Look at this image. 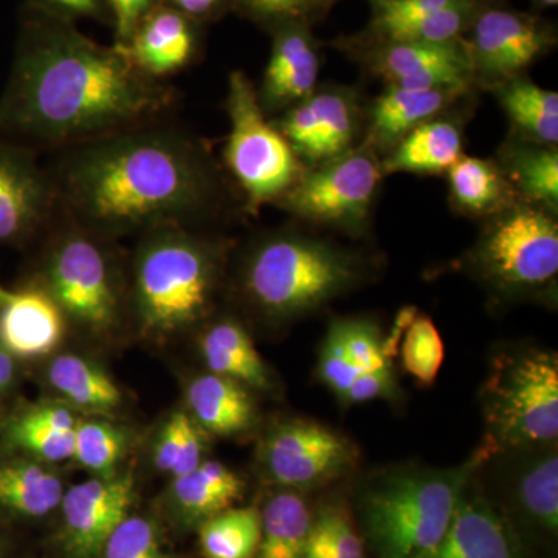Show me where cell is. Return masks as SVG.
Here are the masks:
<instances>
[{
	"mask_svg": "<svg viewBox=\"0 0 558 558\" xmlns=\"http://www.w3.org/2000/svg\"><path fill=\"white\" fill-rule=\"evenodd\" d=\"M340 2V0H325L323 2V11H328L333 3ZM371 3L389 2V0H369Z\"/></svg>",
	"mask_w": 558,
	"mask_h": 558,
	"instance_id": "f907efd6",
	"label": "cell"
},
{
	"mask_svg": "<svg viewBox=\"0 0 558 558\" xmlns=\"http://www.w3.org/2000/svg\"><path fill=\"white\" fill-rule=\"evenodd\" d=\"M318 376L323 384L333 392L343 398L351 385L357 379L354 366L351 365L343 341L336 325L330 328L322 354H319Z\"/></svg>",
	"mask_w": 558,
	"mask_h": 558,
	"instance_id": "ab89813d",
	"label": "cell"
},
{
	"mask_svg": "<svg viewBox=\"0 0 558 558\" xmlns=\"http://www.w3.org/2000/svg\"><path fill=\"white\" fill-rule=\"evenodd\" d=\"M13 374V355L0 344V389L9 387Z\"/></svg>",
	"mask_w": 558,
	"mask_h": 558,
	"instance_id": "7dc6e473",
	"label": "cell"
},
{
	"mask_svg": "<svg viewBox=\"0 0 558 558\" xmlns=\"http://www.w3.org/2000/svg\"><path fill=\"white\" fill-rule=\"evenodd\" d=\"M447 175L451 204L465 215L494 218L520 202L497 161L462 154Z\"/></svg>",
	"mask_w": 558,
	"mask_h": 558,
	"instance_id": "cb8c5ba5",
	"label": "cell"
},
{
	"mask_svg": "<svg viewBox=\"0 0 558 558\" xmlns=\"http://www.w3.org/2000/svg\"><path fill=\"white\" fill-rule=\"evenodd\" d=\"M461 90L405 89L388 86L371 110L368 148L391 150L414 128L436 119Z\"/></svg>",
	"mask_w": 558,
	"mask_h": 558,
	"instance_id": "44dd1931",
	"label": "cell"
},
{
	"mask_svg": "<svg viewBox=\"0 0 558 558\" xmlns=\"http://www.w3.org/2000/svg\"><path fill=\"white\" fill-rule=\"evenodd\" d=\"M178 94L146 75L121 47L40 13L25 25L2 98L0 137L61 150L163 119Z\"/></svg>",
	"mask_w": 558,
	"mask_h": 558,
	"instance_id": "6da1fadb",
	"label": "cell"
},
{
	"mask_svg": "<svg viewBox=\"0 0 558 558\" xmlns=\"http://www.w3.org/2000/svg\"><path fill=\"white\" fill-rule=\"evenodd\" d=\"M105 3L116 25L117 46H124L156 0H105Z\"/></svg>",
	"mask_w": 558,
	"mask_h": 558,
	"instance_id": "7bdbcfd3",
	"label": "cell"
},
{
	"mask_svg": "<svg viewBox=\"0 0 558 558\" xmlns=\"http://www.w3.org/2000/svg\"><path fill=\"white\" fill-rule=\"evenodd\" d=\"M252 20L278 27L286 22H307L323 11L325 0H234Z\"/></svg>",
	"mask_w": 558,
	"mask_h": 558,
	"instance_id": "60d3db41",
	"label": "cell"
},
{
	"mask_svg": "<svg viewBox=\"0 0 558 558\" xmlns=\"http://www.w3.org/2000/svg\"><path fill=\"white\" fill-rule=\"evenodd\" d=\"M462 156V132L454 121L436 119L409 132L381 161L384 174H442Z\"/></svg>",
	"mask_w": 558,
	"mask_h": 558,
	"instance_id": "7402d4cb",
	"label": "cell"
},
{
	"mask_svg": "<svg viewBox=\"0 0 558 558\" xmlns=\"http://www.w3.org/2000/svg\"><path fill=\"white\" fill-rule=\"evenodd\" d=\"M359 278V259L347 250L281 233L253 250L244 270V289L270 317L292 318L329 303Z\"/></svg>",
	"mask_w": 558,
	"mask_h": 558,
	"instance_id": "277c9868",
	"label": "cell"
},
{
	"mask_svg": "<svg viewBox=\"0 0 558 558\" xmlns=\"http://www.w3.org/2000/svg\"><path fill=\"white\" fill-rule=\"evenodd\" d=\"M381 175L376 153L363 146L304 171L277 204L315 226L359 231L368 222Z\"/></svg>",
	"mask_w": 558,
	"mask_h": 558,
	"instance_id": "30bf717a",
	"label": "cell"
},
{
	"mask_svg": "<svg viewBox=\"0 0 558 558\" xmlns=\"http://www.w3.org/2000/svg\"><path fill=\"white\" fill-rule=\"evenodd\" d=\"M303 558H332L328 556V554L322 553V550L314 548L307 543L306 554H304Z\"/></svg>",
	"mask_w": 558,
	"mask_h": 558,
	"instance_id": "c3c4849f",
	"label": "cell"
},
{
	"mask_svg": "<svg viewBox=\"0 0 558 558\" xmlns=\"http://www.w3.org/2000/svg\"><path fill=\"white\" fill-rule=\"evenodd\" d=\"M538 10L553 9L557 7L558 0H532Z\"/></svg>",
	"mask_w": 558,
	"mask_h": 558,
	"instance_id": "681fc988",
	"label": "cell"
},
{
	"mask_svg": "<svg viewBox=\"0 0 558 558\" xmlns=\"http://www.w3.org/2000/svg\"><path fill=\"white\" fill-rule=\"evenodd\" d=\"M146 75L163 80L193 61L197 50L194 21L171 5H154L130 40L119 46Z\"/></svg>",
	"mask_w": 558,
	"mask_h": 558,
	"instance_id": "ac0fdd59",
	"label": "cell"
},
{
	"mask_svg": "<svg viewBox=\"0 0 558 558\" xmlns=\"http://www.w3.org/2000/svg\"><path fill=\"white\" fill-rule=\"evenodd\" d=\"M310 545L332 558H365L362 538L341 509H325L312 521Z\"/></svg>",
	"mask_w": 558,
	"mask_h": 558,
	"instance_id": "74e56055",
	"label": "cell"
},
{
	"mask_svg": "<svg viewBox=\"0 0 558 558\" xmlns=\"http://www.w3.org/2000/svg\"><path fill=\"white\" fill-rule=\"evenodd\" d=\"M498 100L523 142L557 146L558 95L542 89L526 76H515L497 84Z\"/></svg>",
	"mask_w": 558,
	"mask_h": 558,
	"instance_id": "4316f807",
	"label": "cell"
},
{
	"mask_svg": "<svg viewBox=\"0 0 558 558\" xmlns=\"http://www.w3.org/2000/svg\"><path fill=\"white\" fill-rule=\"evenodd\" d=\"M481 275L501 289H537L558 274L553 211L517 202L492 218L473 252Z\"/></svg>",
	"mask_w": 558,
	"mask_h": 558,
	"instance_id": "9c48e42d",
	"label": "cell"
},
{
	"mask_svg": "<svg viewBox=\"0 0 558 558\" xmlns=\"http://www.w3.org/2000/svg\"><path fill=\"white\" fill-rule=\"evenodd\" d=\"M227 112L229 138L223 157L250 211L277 204L307 170L299 154L260 108L258 92L241 70L231 72Z\"/></svg>",
	"mask_w": 558,
	"mask_h": 558,
	"instance_id": "8992f818",
	"label": "cell"
},
{
	"mask_svg": "<svg viewBox=\"0 0 558 558\" xmlns=\"http://www.w3.org/2000/svg\"><path fill=\"white\" fill-rule=\"evenodd\" d=\"M263 464L275 483L315 487L343 475L354 464V447L317 422L279 425L263 444Z\"/></svg>",
	"mask_w": 558,
	"mask_h": 558,
	"instance_id": "7c38bea8",
	"label": "cell"
},
{
	"mask_svg": "<svg viewBox=\"0 0 558 558\" xmlns=\"http://www.w3.org/2000/svg\"><path fill=\"white\" fill-rule=\"evenodd\" d=\"M269 64L258 100L264 113L288 110L317 89L319 54L307 22H286L274 28Z\"/></svg>",
	"mask_w": 558,
	"mask_h": 558,
	"instance_id": "e0dca14e",
	"label": "cell"
},
{
	"mask_svg": "<svg viewBox=\"0 0 558 558\" xmlns=\"http://www.w3.org/2000/svg\"><path fill=\"white\" fill-rule=\"evenodd\" d=\"M102 558H171L161 548L159 532L145 517H130L121 521L110 534Z\"/></svg>",
	"mask_w": 558,
	"mask_h": 558,
	"instance_id": "f35d334b",
	"label": "cell"
},
{
	"mask_svg": "<svg viewBox=\"0 0 558 558\" xmlns=\"http://www.w3.org/2000/svg\"><path fill=\"white\" fill-rule=\"evenodd\" d=\"M10 293L11 292H9V290L3 289L2 284H0V306H2V304L10 299Z\"/></svg>",
	"mask_w": 558,
	"mask_h": 558,
	"instance_id": "816d5d0a",
	"label": "cell"
},
{
	"mask_svg": "<svg viewBox=\"0 0 558 558\" xmlns=\"http://www.w3.org/2000/svg\"><path fill=\"white\" fill-rule=\"evenodd\" d=\"M505 172L517 197L524 204L537 205L557 211L558 207V153L557 146L517 142L505 146L501 160Z\"/></svg>",
	"mask_w": 558,
	"mask_h": 558,
	"instance_id": "484cf974",
	"label": "cell"
},
{
	"mask_svg": "<svg viewBox=\"0 0 558 558\" xmlns=\"http://www.w3.org/2000/svg\"><path fill=\"white\" fill-rule=\"evenodd\" d=\"M201 348L213 374L253 388L270 387L269 371L248 333L238 323L231 319L216 323L205 332Z\"/></svg>",
	"mask_w": 558,
	"mask_h": 558,
	"instance_id": "f1b7e54d",
	"label": "cell"
},
{
	"mask_svg": "<svg viewBox=\"0 0 558 558\" xmlns=\"http://www.w3.org/2000/svg\"><path fill=\"white\" fill-rule=\"evenodd\" d=\"M135 484L131 473L95 476L65 492L62 539L72 558H97L117 526L130 515Z\"/></svg>",
	"mask_w": 558,
	"mask_h": 558,
	"instance_id": "9a60e30c",
	"label": "cell"
},
{
	"mask_svg": "<svg viewBox=\"0 0 558 558\" xmlns=\"http://www.w3.org/2000/svg\"><path fill=\"white\" fill-rule=\"evenodd\" d=\"M201 548L207 558H255L260 539V512L227 509L201 523Z\"/></svg>",
	"mask_w": 558,
	"mask_h": 558,
	"instance_id": "d6a6232c",
	"label": "cell"
},
{
	"mask_svg": "<svg viewBox=\"0 0 558 558\" xmlns=\"http://www.w3.org/2000/svg\"><path fill=\"white\" fill-rule=\"evenodd\" d=\"M519 501L529 519L556 534L558 527V458L556 453L535 459L519 483Z\"/></svg>",
	"mask_w": 558,
	"mask_h": 558,
	"instance_id": "e575fe53",
	"label": "cell"
},
{
	"mask_svg": "<svg viewBox=\"0 0 558 558\" xmlns=\"http://www.w3.org/2000/svg\"><path fill=\"white\" fill-rule=\"evenodd\" d=\"M58 215L53 185L38 153L0 137V242L28 240Z\"/></svg>",
	"mask_w": 558,
	"mask_h": 558,
	"instance_id": "4fadbf2b",
	"label": "cell"
},
{
	"mask_svg": "<svg viewBox=\"0 0 558 558\" xmlns=\"http://www.w3.org/2000/svg\"><path fill=\"white\" fill-rule=\"evenodd\" d=\"M464 38L473 78L499 84L520 76L556 43L553 27L534 14L484 7Z\"/></svg>",
	"mask_w": 558,
	"mask_h": 558,
	"instance_id": "8fae6325",
	"label": "cell"
},
{
	"mask_svg": "<svg viewBox=\"0 0 558 558\" xmlns=\"http://www.w3.org/2000/svg\"><path fill=\"white\" fill-rule=\"evenodd\" d=\"M51 387L78 409L109 411L119 407L121 392L108 374L80 355L64 354L49 366Z\"/></svg>",
	"mask_w": 558,
	"mask_h": 558,
	"instance_id": "1f68e13d",
	"label": "cell"
},
{
	"mask_svg": "<svg viewBox=\"0 0 558 558\" xmlns=\"http://www.w3.org/2000/svg\"><path fill=\"white\" fill-rule=\"evenodd\" d=\"M421 558H521V553L497 510L464 490L446 534Z\"/></svg>",
	"mask_w": 558,
	"mask_h": 558,
	"instance_id": "ffe728a7",
	"label": "cell"
},
{
	"mask_svg": "<svg viewBox=\"0 0 558 558\" xmlns=\"http://www.w3.org/2000/svg\"><path fill=\"white\" fill-rule=\"evenodd\" d=\"M65 317L40 286L10 293L0 306V344L21 359L50 354L64 336Z\"/></svg>",
	"mask_w": 558,
	"mask_h": 558,
	"instance_id": "d6986e66",
	"label": "cell"
},
{
	"mask_svg": "<svg viewBox=\"0 0 558 558\" xmlns=\"http://www.w3.org/2000/svg\"><path fill=\"white\" fill-rule=\"evenodd\" d=\"M57 153L46 168L61 215L102 236L186 227L222 204L208 148L163 119Z\"/></svg>",
	"mask_w": 558,
	"mask_h": 558,
	"instance_id": "7a4b0ae2",
	"label": "cell"
},
{
	"mask_svg": "<svg viewBox=\"0 0 558 558\" xmlns=\"http://www.w3.org/2000/svg\"><path fill=\"white\" fill-rule=\"evenodd\" d=\"M311 527V512L304 499L293 492H279L260 512L256 558H303Z\"/></svg>",
	"mask_w": 558,
	"mask_h": 558,
	"instance_id": "f546056e",
	"label": "cell"
},
{
	"mask_svg": "<svg viewBox=\"0 0 558 558\" xmlns=\"http://www.w3.org/2000/svg\"><path fill=\"white\" fill-rule=\"evenodd\" d=\"M168 5L185 14L191 21L207 20L226 9L231 0H168ZM234 2V0H233Z\"/></svg>",
	"mask_w": 558,
	"mask_h": 558,
	"instance_id": "f6af8a7d",
	"label": "cell"
},
{
	"mask_svg": "<svg viewBox=\"0 0 558 558\" xmlns=\"http://www.w3.org/2000/svg\"><path fill=\"white\" fill-rule=\"evenodd\" d=\"M64 497L61 480L31 461L0 464V506L24 517L49 515Z\"/></svg>",
	"mask_w": 558,
	"mask_h": 558,
	"instance_id": "4dcf8cb0",
	"label": "cell"
},
{
	"mask_svg": "<svg viewBox=\"0 0 558 558\" xmlns=\"http://www.w3.org/2000/svg\"><path fill=\"white\" fill-rule=\"evenodd\" d=\"M218 256L185 226L146 233L134 267V304L142 328L171 333L207 314L218 284Z\"/></svg>",
	"mask_w": 558,
	"mask_h": 558,
	"instance_id": "3957f363",
	"label": "cell"
},
{
	"mask_svg": "<svg viewBox=\"0 0 558 558\" xmlns=\"http://www.w3.org/2000/svg\"><path fill=\"white\" fill-rule=\"evenodd\" d=\"M369 64L388 86L468 90L473 81L464 38L446 44L374 43Z\"/></svg>",
	"mask_w": 558,
	"mask_h": 558,
	"instance_id": "2e32d148",
	"label": "cell"
},
{
	"mask_svg": "<svg viewBox=\"0 0 558 558\" xmlns=\"http://www.w3.org/2000/svg\"><path fill=\"white\" fill-rule=\"evenodd\" d=\"M403 369L422 385H432L444 363V341L435 323L428 317H414L402 343Z\"/></svg>",
	"mask_w": 558,
	"mask_h": 558,
	"instance_id": "8d00e7d4",
	"label": "cell"
},
{
	"mask_svg": "<svg viewBox=\"0 0 558 558\" xmlns=\"http://www.w3.org/2000/svg\"><path fill=\"white\" fill-rule=\"evenodd\" d=\"M186 398L194 422L213 435H238L255 418V407L247 389L240 381L218 374H207L191 381Z\"/></svg>",
	"mask_w": 558,
	"mask_h": 558,
	"instance_id": "603a6c76",
	"label": "cell"
},
{
	"mask_svg": "<svg viewBox=\"0 0 558 558\" xmlns=\"http://www.w3.org/2000/svg\"><path fill=\"white\" fill-rule=\"evenodd\" d=\"M78 421L65 407L44 403L24 411L9 427L11 446L49 462L68 461L75 453Z\"/></svg>",
	"mask_w": 558,
	"mask_h": 558,
	"instance_id": "83f0119b",
	"label": "cell"
},
{
	"mask_svg": "<svg viewBox=\"0 0 558 558\" xmlns=\"http://www.w3.org/2000/svg\"><path fill=\"white\" fill-rule=\"evenodd\" d=\"M244 492V481L216 461L201 462L193 472L172 481L171 499L186 523L205 520L230 509Z\"/></svg>",
	"mask_w": 558,
	"mask_h": 558,
	"instance_id": "d4e9b609",
	"label": "cell"
},
{
	"mask_svg": "<svg viewBox=\"0 0 558 558\" xmlns=\"http://www.w3.org/2000/svg\"><path fill=\"white\" fill-rule=\"evenodd\" d=\"M62 227L50 245L40 288L65 318L97 332L116 326L120 315V290L116 270L100 234L68 216L61 215Z\"/></svg>",
	"mask_w": 558,
	"mask_h": 558,
	"instance_id": "ba28073f",
	"label": "cell"
},
{
	"mask_svg": "<svg viewBox=\"0 0 558 558\" xmlns=\"http://www.w3.org/2000/svg\"><path fill=\"white\" fill-rule=\"evenodd\" d=\"M126 451V436L102 421L78 422L73 458L97 476H113Z\"/></svg>",
	"mask_w": 558,
	"mask_h": 558,
	"instance_id": "d590c367",
	"label": "cell"
},
{
	"mask_svg": "<svg viewBox=\"0 0 558 558\" xmlns=\"http://www.w3.org/2000/svg\"><path fill=\"white\" fill-rule=\"evenodd\" d=\"M199 425L185 413H174L157 439L154 462L160 472L172 478L186 475L202 462L205 439Z\"/></svg>",
	"mask_w": 558,
	"mask_h": 558,
	"instance_id": "836d02e7",
	"label": "cell"
},
{
	"mask_svg": "<svg viewBox=\"0 0 558 558\" xmlns=\"http://www.w3.org/2000/svg\"><path fill=\"white\" fill-rule=\"evenodd\" d=\"M275 124L304 163L319 165L352 149L360 128L357 98L341 87L315 89Z\"/></svg>",
	"mask_w": 558,
	"mask_h": 558,
	"instance_id": "5bb4252c",
	"label": "cell"
},
{
	"mask_svg": "<svg viewBox=\"0 0 558 558\" xmlns=\"http://www.w3.org/2000/svg\"><path fill=\"white\" fill-rule=\"evenodd\" d=\"M459 2L462 0H389V2L373 3L371 35H377L402 22L418 20Z\"/></svg>",
	"mask_w": 558,
	"mask_h": 558,
	"instance_id": "b9f144b4",
	"label": "cell"
},
{
	"mask_svg": "<svg viewBox=\"0 0 558 558\" xmlns=\"http://www.w3.org/2000/svg\"><path fill=\"white\" fill-rule=\"evenodd\" d=\"M492 440L499 446H542L558 436V360L529 351L498 359L484 388Z\"/></svg>",
	"mask_w": 558,
	"mask_h": 558,
	"instance_id": "52a82bcc",
	"label": "cell"
},
{
	"mask_svg": "<svg viewBox=\"0 0 558 558\" xmlns=\"http://www.w3.org/2000/svg\"><path fill=\"white\" fill-rule=\"evenodd\" d=\"M40 13L50 14L62 21L92 17L101 20L108 13L105 0H32Z\"/></svg>",
	"mask_w": 558,
	"mask_h": 558,
	"instance_id": "ee69618b",
	"label": "cell"
},
{
	"mask_svg": "<svg viewBox=\"0 0 558 558\" xmlns=\"http://www.w3.org/2000/svg\"><path fill=\"white\" fill-rule=\"evenodd\" d=\"M475 459L444 472H405L369 488L363 520L380 558H421L446 534Z\"/></svg>",
	"mask_w": 558,
	"mask_h": 558,
	"instance_id": "5b68a950",
	"label": "cell"
},
{
	"mask_svg": "<svg viewBox=\"0 0 558 558\" xmlns=\"http://www.w3.org/2000/svg\"><path fill=\"white\" fill-rule=\"evenodd\" d=\"M416 315L417 312L414 307H405V310L399 312L395 328L389 332L387 339L381 341V349H384L385 355H387L388 359L392 360V357L398 354L399 341L402 339L403 333H405L407 328H409L410 323L413 322Z\"/></svg>",
	"mask_w": 558,
	"mask_h": 558,
	"instance_id": "bcb514c9",
	"label": "cell"
}]
</instances>
